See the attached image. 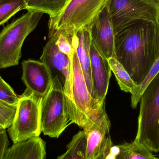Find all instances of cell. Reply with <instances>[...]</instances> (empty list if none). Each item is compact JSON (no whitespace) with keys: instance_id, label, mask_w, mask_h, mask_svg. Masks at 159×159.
Instances as JSON below:
<instances>
[{"instance_id":"cell-1","label":"cell","mask_w":159,"mask_h":159,"mask_svg":"<svg viewBox=\"0 0 159 159\" xmlns=\"http://www.w3.org/2000/svg\"><path fill=\"white\" fill-rule=\"evenodd\" d=\"M114 34L115 58L139 85L159 57V18L137 20Z\"/></svg>"},{"instance_id":"cell-2","label":"cell","mask_w":159,"mask_h":159,"mask_svg":"<svg viewBox=\"0 0 159 159\" xmlns=\"http://www.w3.org/2000/svg\"><path fill=\"white\" fill-rule=\"evenodd\" d=\"M72 45V93L71 103L68 109L70 123L76 124L83 130L100 128L109 134L111 123L106 111L105 103L100 102L89 93L73 43Z\"/></svg>"},{"instance_id":"cell-3","label":"cell","mask_w":159,"mask_h":159,"mask_svg":"<svg viewBox=\"0 0 159 159\" xmlns=\"http://www.w3.org/2000/svg\"><path fill=\"white\" fill-rule=\"evenodd\" d=\"M43 13L29 10L0 33V70L17 66L27 36L37 27Z\"/></svg>"},{"instance_id":"cell-4","label":"cell","mask_w":159,"mask_h":159,"mask_svg":"<svg viewBox=\"0 0 159 159\" xmlns=\"http://www.w3.org/2000/svg\"><path fill=\"white\" fill-rule=\"evenodd\" d=\"M138 129L134 142L152 152L159 151V73L140 99Z\"/></svg>"},{"instance_id":"cell-5","label":"cell","mask_w":159,"mask_h":159,"mask_svg":"<svg viewBox=\"0 0 159 159\" xmlns=\"http://www.w3.org/2000/svg\"><path fill=\"white\" fill-rule=\"evenodd\" d=\"M108 0H70L57 17L49 19V34L61 31L73 36L82 28L91 25L106 6Z\"/></svg>"},{"instance_id":"cell-6","label":"cell","mask_w":159,"mask_h":159,"mask_svg":"<svg viewBox=\"0 0 159 159\" xmlns=\"http://www.w3.org/2000/svg\"><path fill=\"white\" fill-rule=\"evenodd\" d=\"M70 124L64 89L58 77L56 76L41 103V131L44 135L58 138Z\"/></svg>"},{"instance_id":"cell-7","label":"cell","mask_w":159,"mask_h":159,"mask_svg":"<svg viewBox=\"0 0 159 159\" xmlns=\"http://www.w3.org/2000/svg\"><path fill=\"white\" fill-rule=\"evenodd\" d=\"M42 100L26 90L20 96L15 117L7 130L13 143L40 136Z\"/></svg>"},{"instance_id":"cell-8","label":"cell","mask_w":159,"mask_h":159,"mask_svg":"<svg viewBox=\"0 0 159 159\" xmlns=\"http://www.w3.org/2000/svg\"><path fill=\"white\" fill-rule=\"evenodd\" d=\"M106 6L114 31L137 20L159 18V6L150 0H108Z\"/></svg>"},{"instance_id":"cell-9","label":"cell","mask_w":159,"mask_h":159,"mask_svg":"<svg viewBox=\"0 0 159 159\" xmlns=\"http://www.w3.org/2000/svg\"><path fill=\"white\" fill-rule=\"evenodd\" d=\"M48 37L49 40L44 48L40 60L48 68L52 80L57 76L61 82L68 109L72 101L73 58L70 59L68 56L60 51L56 45V34Z\"/></svg>"},{"instance_id":"cell-10","label":"cell","mask_w":159,"mask_h":159,"mask_svg":"<svg viewBox=\"0 0 159 159\" xmlns=\"http://www.w3.org/2000/svg\"><path fill=\"white\" fill-rule=\"evenodd\" d=\"M21 79L26 86L25 90L43 99L52 85L49 70L41 61L29 59L22 61Z\"/></svg>"},{"instance_id":"cell-11","label":"cell","mask_w":159,"mask_h":159,"mask_svg":"<svg viewBox=\"0 0 159 159\" xmlns=\"http://www.w3.org/2000/svg\"><path fill=\"white\" fill-rule=\"evenodd\" d=\"M92 42L107 59L115 58V34L106 6L90 26Z\"/></svg>"},{"instance_id":"cell-12","label":"cell","mask_w":159,"mask_h":159,"mask_svg":"<svg viewBox=\"0 0 159 159\" xmlns=\"http://www.w3.org/2000/svg\"><path fill=\"white\" fill-rule=\"evenodd\" d=\"M91 70L94 97L105 103L111 70L107 59L100 52L91 41L90 47Z\"/></svg>"},{"instance_id":"cell-13","label":"cell","mask_w":159,"mask_h":159,"mask_svg":"<svg viewBox=\"0 0 159 159\" xmlns=\"http://www.w3.org/2000/svg\"><path fill=\"white\" fill-rule=\"evenodd\" d=\"M90 26V25L80 29L72 37V43L76 49L88 90L92 97L95 99L91 70L90 47L92 40Z\"/></svg>"},{"instance_id":"cell-14","label":"cell","mask_w":159,"mask_h":159,"mask_svg":"<svg viewBox=\"0 0 159 159\" xmlns=\"http://www.w3.org/2000/svg\"><path fill=\"white\" fill-rule=\"evenodd\" d=\"M46 156L45 142L40 136H35L13 143L4 159H45Z\"/></svg>"},{"instance_id":"cell-15","label":"cell","mask_w":159,"mask_h":159,"mask_svg":"<svg viewBox=\"0 0 159 159\" xmlns=\"http://www.w3.org/2000/svg\"><path fill=\"white\" fill-rule=\"evenodd\" d=\"M155 157L144 146L134 141L114 146L110 140L104 153V159H155Z\"/></svg>"},{"instance_id":"cell-16","label":"cell","mask_w":159,"mask_h":159,"mask_svg":"<svg viewBox=\"0 0 159 159\" xmlns=\"http://www.w3.org/2000/svg\"><path fill=\"white\" fill-rule=\"evenodd\" d=\"M87 134L86 158L95 159L104 153L109 141V134L100 128L85 131Z\"/></svg>"},{"instance_id":"cell-17","label":"cell","mask_w":159,"mask_h":159,"mask_svg":"<svg viewBox=\"0 0 159 159\" xmlns=\"http://www.w3.org/2000/svg\"><path fill=\"white\" fill-rule=\"evenodd\" d=\"M70 0H25L24 9L49 15L50 18L57 17L64 10Z\"/></svg>"},{"instance_id":"cell-18","label":"cell","mask_w":159,"mask_h":159,"mask_svg":"<svg viewBox=\"0 0 159 159\" xmlns=\"http://www.w3.org/2000/svg\"><path fill=\"white\" fill-rule=\"evenodd\" d=\"M86 146L87 134L85 131H80L67 145L66 152L57 159H87Z\"/></svg>"},{"instance_id":"cell-19","label":"cell","mask_w":159,"mask_h":159,"mask_svg":"<svg viewBox=\"0 0 159 159\" xmlns=\"http://www.w3.org/2000/svg\"><path fill=\"white\" fill-rule=\"evenodd\" d=\"M120 89L125 92L132 93L137 85L134 83L123 66L116 59L112 58L107 60Z\"/></svg>"},{"instance_id":"cell-20","label":"cell","mask_w":159,"mask_h":159,"mask_svg":"<svg viewBox=\"0 0 159 159\" xmlns=\"http://www.w3.org/2000/svg\"><path fill=\"white\" fill-rule=\"evenodd\" d=\"M159 73V57L156 61L152 68L147 75L143 80L137 85L132 93H131V107L136 108L140 102L141 96L148 86L155 79Z\"/></svg>"},{"instance_id":"cell-21","label":"cell","mask_w":159,"mask_h":159,"mask_svg":"<svg viewBox=\"0 0 159 159\" xmlns=\"http://www.w3.org/2000/svg\"><path fill=\"white\" fill-rule=\"evenodd\" d=\"M24 0H2L0 2V26L4 25L17 13L24 9Z\"/></svg>"},{"instance_id":"cell-22","label":"cell","mask_w":159,"mask_h":159,"mask_svg":"<svg viewBox=\"0 0 159 159\" xmlns=\"http://www.w3.org/2000/svg\"><path fill=\"white\" fill-rule=\"evenodd\" d=\"M17 105L0 100V125L6 129L11 125L16 111Z\"/></svg>"},{"instance_id":"cell-23","label":"cell","mask_w":159,"mask_h":159,"mask_svg":"<svg viewBox=\"0 0 159 159\" xmlns=\"http://www.w3.org/2000/svg\"><path fill=\"white\" fill-rule=\"evenodd\" d=\"M0 100L11 104L17 105L19 96H17L12 87L0 76Z\"/></svg>"},{"instance_id":"cell-24","label":"cell","mask_w":159,"mask_h":159,"mask_svg":"<svg viewBox=\"0 0 159 159\" xmlns=\"http://www.w3.org/2000/svg\"><path fill=\"white\" fill-rule=\"evenodd\" d=\"M9 142L6 129L0 131V159H4L6 153L8 149Z\"/></svg>"},{"instance_id":"cell-25","label":"cell","mask_w":159,"mask_h":159,"mask_svg":"<svg viewBox=\"0 0 159 159\" xmlns=\"http://www.w3.org/2000/svg\"><path fill=\"white\" fill-rule=\"evenodd\" d=\"M153 2L155 3L157 5L159 6V0H150Z\"/></svg>"},{"instance_id":"cell-26","label":"cell","mask_w":159,"mask_h":159,"mask_svg":"<svg viewBox=\"0 0 159 159\" xmlns=\"http://www.w3.org/2000/svg\"><path fill=\"white\" fill-rule=\"evenodd\" d=\"M95 159H104V153Z\"/></svg>"},{"instance_id":"cell-27","label":"cell","mask_w":159,"mask_h":159,"mask_svg":"<svg viewBox=\"0 0 159 159\" xmlns=\"http://www.w3.org/2000/svg\"><path fill=\"white\" fill-rule=\"evenodd\" d=\"M3 129H3V128H2V127H1V125H0V131H1L2 130H3Z\"/></svg>"},{"instance_id":"cell-28","label":"cell","mask_w":159,"mask_h":159,"mask_svg":"<svg viewBox=\"0 0 159 159\" xmlns=\"http://www.w3.org/2000/svg\"><path fill=\"white\" fill-rule=\"evenodd\" d=\"M155 159H158V158H157V157H155Z\"/></svg>"},{"instance_id":"cell-29","label":"cell","mask_w":159,"mask_h":159,"mask_svg":"<svg viewBox=\"0 0 159 159\" xmlns=\"http://www.w3.org/2000/svg\"><path fill=\"white\" fill-rule=\"evenodd\" d=\"M1 1H2V0H0V2H1Z\"/></svg>"},{"instance_id":"cell-30","label":"cell","mask_w":159,"mask_h":159,"mask_svg":"<svg viewBox=\"0 0 159 159\" xmlns=\"http://www.w3.org/2000/svg\"><path fill=\"white\" fill-rule=\"evenodd\" d=\"M0 76H1V75H0Z\"/></svg>"},{"instance_id":"cell-31","label":"cell","mask_w":159,"mask_h":159,"mask_svg":"<svg viewBox=\"0 0 159 159\" xmlns=\"http://www.w3.org/2000/svg\"><path fill=\"white\" fill-rule=\"evenodd\" d=\"M24 1H25V0H24Z\"/></svg>"},{"instance_id":"cell-32","label":"cell","mask_w":159,"mask_h":159,"mask_svg":"<svg viewBox=\"0 0 159 159\" xmlns=\"http://www.w3.org/2000/svg\"></svg>"}]
</instances>
